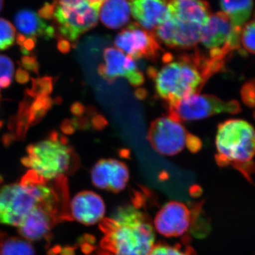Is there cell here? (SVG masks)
<instances>
[{
  "instance_id": "21",
  "label": "cell",
  "mask_w": 255,
  "mask_h": 255,
  "mask_svg": "<svg viewBox=\"0 0 255 255\" xmlns=\"http://www.w3.org/2000/svg\"><path fill=\"white\" fill-rule=\"evenodd\" d=\"M222 11L231 20L235 27L241 29L251 18L253 0H219Z\"/></svg>"
},
{
  "instance_id": "28",
  "label": "cell",
  "mask_w": 255,
  "mask_h": 255,
  "mask_svg": "<svg viewBox=\"0 0 255 255\" xmlns=\"http://www.w3.org/2000/svg\"><path fill=\"white\" fill-rule=\"evenodd\" d=\"M87 1L91 3V4L95 5V6H100V7L101 5H102L105 0H87Z\"/></svg>"
},
{
  "instance_id": "9",
  "label": "cell",
  "mask_w": 255,
  "mask_h": 255,
  "mask_svg": "<svg viewBox=\"0 0 255 255\" xmlns=\"http://www.w3.org/2000/svg\"><path fill=\"white\" fill-rule=\"evenodd\" d=\"M241 107L236 100L223 101L213 95L194 94L169 106V114L179 122L195 121L222 113L238 114Z\"/></svg>"
},
{
  "instance_id": "12",
  "label": "cell",
  "mask_w": 255,
  "mask_h": 255,
  "mask_svg": "<svg viewBox=\"0 0 255 255\" xmlns=\"http://www.w3.org/2000/svg\"><path fill=\"white\" fill-rule=\"evenodd\" d=\"M114 44L133 60L154 58L159 50L155 35L135 23L129 25L121 31L115 37Z\"/></svg>"
},
{
  "instance_id": "14",
  "label": "cell",
  "mask_w": 255,
  "mask_h": 255,
  "mask_svg": "<svg viewBox=\"0 0 255 255\" xmlns=\"http://www.w3.org/2000/svg\"><path fill=\"white\" fill-rule=\"evenodd\" d=\"M193 214L185 204L171 201L164 204L154 219V226L159 234L167 238L182 236L189 231Z\"/></svg>"
},
{
  "instance_id": "29",
  "label": "cell",
  "mask_w": 255,
  "mask_h": 255,
  "mask_svg": "<svg viewBox=\"0 0 255 255\" xmlns=\"http://www.w3.org/2000/svg\"><path fill=\"white\" fill-rule=\"evenodd\" d=\"M3 7V0H0V12H1V9Z\"/></svg>"
},
{
  "instance_id": "1",
  "label": "cell",
  "mask_w": 255,
  "mask_h": 255,
  "mask_svg": "<svg viewBox=\"0 0 255 255\" xmlns=\"http://www.w3.org/2000/svg\"><path fill=\"white\" fill-rule=\"evenodd\" d=\"M101 255H149L155 246V235L147 215L135 206L116 210L103 219Z\"/></svg>"
},
{
  "instance_id": "10",
  "label": "cell",
  "mask_w": 255,
  "mask_h": 255,
  "mask_svg": "<svg viewBox=\"0 0 255 255\" xmlns=\"http://www.w3.org/2000/svg\"><path fill=\"white\" fill-rule=\"evenodd\" d=\"M103 59V63L99 66L98 73L109 83L123 78L132 86L138 87L145 81L143 75L134 60L118 48H105Z\"/></svg>"
},
{
  "instance_id": "5",
  "label": "cell",
  "mask_w": 255,
  "mask_h": 255,
  "mask_svg": "<svg viewBox=\"0 0 255 255\" xmlns=\"http://www.w3.org/2000/svg\"><path fill=\"white\" fill-rule=\"evenodd\" d=\"M49 182L28 170L18 184L0 189V224L18 227L26 216L52 190Z\"/></svg>"
},
{
  "instance_id": "19",
  "label": "cell",
  "mask_w": 255,
  "mask_h": 255,
  "mask_svg": "<svg viewBox=\"0 0 255 255\" xmlns=\"http://www.w3.org/2000/svg\"><path fill=\"white\" fill-rule=\"evenodd\" d=\"M170 17L204 26L210 16L209 5L202 0H171Z\"/></svg>"
},
{
  "instance_id": "6",
  "label": "cell",
  "mask_w": 255,
  "mask_h": 255,
  "mask_svg": "<svg viewBox=\"0 0 255 255\" xmlns=\"http://www.w3.org/2000/svg\"><path fill=\"white\" fill-rule=\"evenodd\" d=\"M50 19L53 21L63 41L75 43L98 21L100 6L87 0H55L49 4Z\"/></svg>"
},
{
  "instance_id": "8",
  "label": "cell",
  "mask_w": 255,
  "mask_h": 255,
  "mask_svg": "<svg viewBox=\"0 0 255 255\" xmlns=\"http://www.w3.org/2000/svg\"><path fill=\"white\" fill-rule=\"evenodd\" d=\"M241 31L224 13L211 15L202 28L200 38L201 44L209 50L208 58L224 63L228 55L241 48Z\"/></svg>"
},
{
  "instance_id": "18",
  "label": "cell",
  "mask_w": 255,
  "mask_h": 255,
  "mask_svg": "<svg viewBox=\"0 0 255 255\" xmlns=\"http://www.w3.org/2000/svg\"><path fill=\"white\" fill-rule=\"evenodd\" d=\"M130 11L145 30L157 28L170 18L168 4L164 0H131Z\"/></svg>"
},
{
  "instance_id": "23",
  "label": "cell",
  "mask_w": 255,
  "mask_h": 255,
  "mask_svg": "<svg viewBox=\"0 0 255 255\" xmlns=\"http://www.w3.org/2000/svg\"><path fill=\"white\" fill-rule=\"evenodd\" d=\"M241 46L245 51L255 54V13L241 28Z\"/></svg>"
},
{
  "instance_id": "4",
  "label": "cell",
  "mask_w": 255,
  "mask_h": 255,
  "mask_svg": "<svg viewBox=\"0 0 255 255\" xmlns=\"http://www.w3.org/2000/svg\"><path fill=\"white\" fill-rule=\"evenodd\" d=\"M22 163L43 182H51L74 170V152L65 137L53 132L26 149Z\"/></svg>"
},
{
  "instance_id": "16",
  "label": "cell",
  "mask_w": 255,
  "mask_h": 255,
  "mask_svg": "<svg viewBox=\"0 0 255 255\" xmlns=\"http://www.w3.org/2000/svg\"><path fill=\"white\" fill-rule=\"evenodd\" d=\"M130 173L127 164L115 159H102L92 167V184L98 189L118 193L128 182Z\"/></svg>"
},
{
  "instance_id": "13",
  "label": "cell",
  "mask_w": 255,
  "mask_h": 255,
  "mask_svg": "<svg viewBox=\"0 0 255 255\" xmlns=\"http://www.w3.org/2000/svg\"><path fill=\"white\" fill-rule=\"evenodd\" d=\"M204 26L199 23L170 17L155 30V38L166 46L191 48L200 42Z\"/></svg>"
},
{
  "instance_id": "11",
  "label": "cell",
  "mask_w": 255,
  "mask_h": 255,
  "mask_svg": "<svg viewBox=\"0 0 255 255\" xmlns=\"http://www.w3.org/2000/svg\"><path fill=\"white\" fill-rule=\"evenodd\" d=\"M14 21L18 31L16 40L23 54H28L33 49L37 38L50 40L55 36L54 27L33 10H20L15 15Z\"/></svg>"
},
{
  "instance_id": "27",
  "label": "cell",
  "mask_w": 255,
  "mask_h": 255,
  "mask_svg": "<svg viewBox=\"0 0 255 255\" xmlns=\"http://www.w3.org/2000/svg\"><path fill=\"white\" fill-rule=\"evenodd\" d=\"M149 255H189L177 247L159 244L154 246Z\"/></svg>"
},
{
  "instance_id": "26",
  "label": "cell",
  "mask_w": 255,
  "mask_h": 255,
  "mask_svg": "<svg viewBox=\"0 0 255 255\" xmlns=\"http://www.w3.org/2000/svg\"><path fill=\"white\" fill-rule=\"evenodd\" d=\"M241 93L243 103L250 108L255 109V80L245 84Z\"/></svg>"
},
{
  "instance_id": "15",
  "label": "cell",
  "mask_w": 255,
  "mask_h": 255,
  "mask_svg": "<svg viewBox=\"0 0 255 255\" xmlns=\"http://www.w3.org/2000/svg\"><path fill=\"white\" fill-rule=\"evenodd\" d=\"M61 221H63V218L58 210L48 203L41 201L18 226V233L28 241L46 240L52 228Z\"/></svg>"
},
{
  "instance_id": "24",
  "label": "cell",
  "mask_w": 255,
  "mask_h": 255,
  "mask_svg": "<svg viewBox=\"0 0 255 255\" xmlns=\"http://www.w3.org/2000/svg\"><path fill=\"white\" fill-rule=\"evenodd\" d=\"M16 39V29L12 23L0 18V50H4L13 46Z\"/></svg>"
},
{
  "instance_id": "2",
  "label": "cell",
  "mask_w": 255,
  "mask_h": 255,
  "mask_svg": "<svg viewBox=\"0 0 255 255\" xmlns=\"http://www.w3.org/2000/svg\"><path fill=\"white\" fill-rule=\"evenodd\" d=\"M222 68L221 63L196 54L169 60L158 71L151 70L150 75L154 80L156 93L170 106L198 94L206 80Z\"/></svg>"
},
{
  "instance_id": "17",
  "label": "cell",
  "mask_w": 255,
  "mask_h": 255,
  "mask_svg": "<svg viewBox=\"0 0 255 255\" xmlns=\"http://www.w3.org/2000/svg\"><path fill=\"white\" fill-rule=\"evenodd\" d=\"M105 201L94 191H84L74 196L70 204L72 219L85 225L92 226L102 222L105 217Z\"/></svg>"
},
{
  "instance_id": "22",
  "label": "cell",
  "mask_w": 255,
  "mask_h": 255,
  "mask_svg": "<svg viewBox=\"0 0 255 255\" xmlns=\"http://www.w3.org/2000/svg\"><path fill=\"white\" fill-rule=\"evenodd\" d=\"M34 255V248L29 242L0 233V255Z\"/></svg>"
},
{
  "instance_id": "20",
  "label": "cell",
  "mask_w": 255,
  "mask_h": 255,
  "mask_svg": "<svg viewBox=\"0 0 255 255\" xmlns=\"http://www.w3.org/2000/svg\"><path fill=\"white\" fill-rule=\"evenodd\" d=\"M131 0H105L101 5V21L107 27L117 29L128 22Z\"/></svg>"
},
{
  "instance_id": "7",
  "label": "cell",
  "mask_w": 255,
  "mask_h": 255,
  "mask_svg": "<svg viewBox=\"0 0 255 255\" xmlns=\"http://www.w3.org/2000/svg\"><path fill=\"white\" fill-rule=\"evenodd\" d=\"M147 139L156 152L167 156L177 155L185 147L196 152L202 146L199 137L189 133L181 122L170 115L151 124Z\"/></svg>"
},
{
  "instance_id": "3",
  "label": "cell",
  "mask_w": 255,
  "mask_h": 255,
  "mask_svg": "<svg viewBox=\"0 0 255 255\" xmlns=\"http://www.w3.org/2000/svg\"><path fill=\"white\" fill-rule=\"evenodd\" d=\"M216 159L220 166H233L251 181L255 172V128L241 119H231L219 126Z\"/></svg>"
},
{
  "instance_id": "25",
  "label": "cell",
  "mask_w": 255,
  "mask_h": 255,
  "mask_svg": "<svg viewBox=\"0 0 255 255\" xmlns=\"http://www.w3.org/2000/svg\"><path fill=\"white\" fill-rule=\"evenodd\" d=\"M14 70L12 60L6 55H0V89L6 88L11 85Z\"/></svg>"
}]
</instances>
